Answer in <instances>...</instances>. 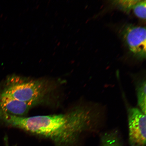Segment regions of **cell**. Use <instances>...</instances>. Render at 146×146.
<instances>
[{
    "label": "cell",
    "mask_w": 146,
    "mask_h": 146,
    "mask_svg": "<svg viewBox=\"0 0 146 146\" xmlns=\"http://www.w3.org/2000/svg\"><path fill=\"white\" fill-rule=\"evenodd\" d=\"M136 91L138 104L140 110L146 114V80L143 78L137 82Z\"/></svg>",
    "instance_id": "obj_7"
},
{
    "label": "cell",
    "mask_w": 146,
    "mask_h": 146,
    "mask_svg": "<svg viewBox=\"0 0 146 146\" xmlns=\"http://www.w3.org/2000/svg\"><path fill=\"white\" fill-rule=\"evenodd\" d=\"M100 146H123L119 133L113 130L103 133L100 137Z\"/></svg>",
    "instance_id": "obj_6"
},
{
    "label": "cell",
    "mask_w": 146,
    "mask_h": 146,
    "mask_svg": "<svg viewBox=\"0 0 146 146\" xmlns=\"http://www.w3.org/2000/svg\"><path fill=\"white\" fill-rule=\"evenodd\" d=\"M52 90V85L46 80L13 76L7 79L1 94L36 105Z\"/></svg>",
    "instance_id": "obj_2"
},
{
    "label": "cell",
    "mask_w": 146,
    "mask_h": 146,
    "mask_svg": "<svg viewBox=\"0 0 146 146\" xmlns=\"http://www.w3.org/2000/svg\"><path fill=\"white\" fill-rule=\"evenodd\" d=\"M1 113L3 120L11 126L50 139L58 145H74L81 133L90 129L89 118L82 107L65 113L29 117Z\"/></svg>",
    "instance_id": "obj_1"
},
{
    "label": "cell",
    "mask_w": 146,
    "mask_h": 146,
    "mask_svg": "<svg viewBox=\"0 0 146 146\" xmlns=\"http://www.w3.org/2000/svg\"><path fill=\"white\" fill-rule=\"evenodd\" d=\"M146 1L139 0L135 5L133 10L135 15L142 20L146 19Z\"/></svg>",
    "instance_id": "obj_9"
},
{
    "label": "cell",
    "mask_w": 146,
    "mask_h": 146,
    "mask_svg": "<svg viewBox=\"0 0 146 146\" xmlns=\"http://www.w3.org/2000/svg\"><path fill=\"white\" fill-rule=\"evenodd\" d=\"M130 146H145L146 115L140 110L132 108L128 112Z\"/></svg>",
    "instance_id": "obj_4"
},
{
    "label": "cell",
    "mask_w": 146,
    "mask_h": 146,
    "mask_svg": "<svg viewBox=\"0 0 146 146\" xmlns=\"http://www.w3.org/2000/svg\"><path fill=\"white\" fill-rule=\"evenodd\" d=\"M146 28L131 24L123 25L120 34L133 56L139 60L146 57Z\"/></svg>",
    "instance_id": "obj_3"
},
{
    "label": "cell",
    "mask_w": 146,
    "mask_h": 146,
    "mask_svg": "<svg viewBox=\"0 0 146 146\" xmlns=\"http://www.w3.org/2000/svg\"><path fill=\"white\" fill-rule=\"evenodd\" d=\"M34 106L2 94L0 96V108L2 112L11 115L25 117Z\"/></svg>",
    "instance_id": "obj_5"
},
{
    "label": "cell",
    "mask_w": 146,
    "mask_h": 146,
    "mask_svg": "<svg viewBox=\"0 0 146 146\" xmlns=\"http://www.w3.org/2000/svg\"><path fill=\"white\" fill-rule=\"evenodd\" d=\"M139 0H130V1H112L113 5L122 11L129 13L133 10L135 5Z\"/></svg>",
    "instance_id": "obj_8"
}]
</instances>
